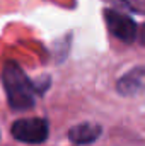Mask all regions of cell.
<instances>
[{
  "mask_svg": "<svg viewBox=\"0 0 145 146\" xmlns=\"http://www.w3.org/2000/svg\"><path fill=\"white\" fill-rule=\"evenodd\" d=\"M103 134V127L96 122H82L68 131V139L75 145H92Z\"/></svg>",
  "mask_w": 145,
  "mask_h": 146,
  "instance_id": "cell-5",
  "label": "cell"
},
{
  "mask_svg": "<svg viewBox=\"0 0 145 146\" xmlns=\"http://www.w3.org/2000/svg\"><path fill=\"white\" fill-rule=\"evenodd\" d=\"M2 82H3L7 100H9V106L12 110L22 112V110H29L34 107L36 97L41 94V90L22 72V68L17 63H14V61L5 63L3 73H2Z\"/></svg>",
  "mask_w": 145,
  "mask_h": 146,
  "instance_id": "cell-1",
  "label": "cell"
},
{
  "mask_svg": "<svg viewBox=\"0 0 145 146\" xmlns=\"http://www.w3.org/2000/svg\"><path fill=\"white\" fill-rule=\"evenodd\" d=\"M104 21H106L109 33L116 39L128 42V44L137 39L138 27H137L135 21L130 19L128 15H125L123 12L114 10V9H106L104 10Z\"/></svg>",
  "mask_w": 145,
  "mask_h": 146,
  "instance_id": "cell-3",
  "label": "cell"
},
{
  "mask_svg": "<svg viewBox=\"0 0 145 146\" xmlns=\"http://www.w3.org/2000/svg\"><path fill=\"white\" fill-rule=\"evenodd\" d=\"M118 2L135 14H145V0H118Z\"/></svg>",
  "mask_w": 145,
  "mask_h": 146,
  "instance_id": "cell-6",
  "label": "cell"
},
{
  "mask_svg": "<svg viewBox=\"0 0 145 146\" xmlns=\"http://www.w3.org/2000/svg\"><path fill=\"white\" fill-rule=\"evenodd\" d=\"M10 134L19 143L41 145L50 136V124L44 117H24L17 119L10 126Z\"/></svg>",
  "mask_w": 145,
  "mask_h": 146,
  "instance_id": "cell-2",
  "label": "cell"
},
{
  "mask_svg": "<svg viewBox=\"0 0 145 146\" xmlns=\"http://www.w3.org/2000/svg\"><path fill=\"white\" fill-rule=\"evenodd\" d=\"M137 37H138V41H140V42L145 46V24H144V27L140 29V33L137 34Z\"/></svg>",
  "mask_w": 145,
  "mask_h": 146,
  "instance_id": "cell-7",
  "label": "cell"
},
{
  "mask_svg": "<svg viewBox=\"0 0 145 146\" xmlns=\"http://www.w3.org/2000/svg\"><path fill=\"white\" fill-rule=\"evenodd\" d=\"M116 90L119 95L125 97H135L145 94V66H137L125 73L116 82Z\"/></svg>",
  "mask_w": 145,
  "mask_h": 146,
  "instance_id": "cell-4",
  "label": "cell"
}]
</instances>
